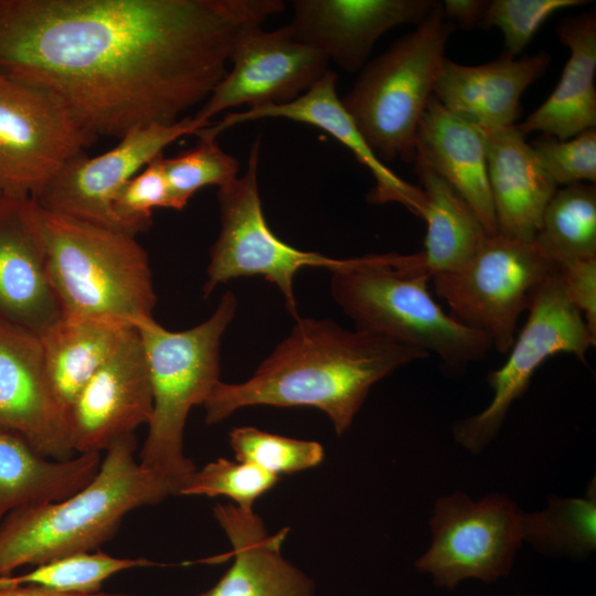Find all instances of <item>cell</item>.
<instances>
[{
	"mask_svg": "<svg viewBox=\"0 0 596 596\" xmlns=\"http://www.w3.org/2000/svg\"><path fill=\"white\" fill-rule=\"evenodd\" d=\"M0 429L19 435L42 456L76 454L71 414L49 381L40 338L0 323Z\"/></svg>",
	"mask_w": 596,
	"mask_h": 596,
	"instance_id": "15",
	"label": "cell"
},
{
	"mask_svg": "<svg viewBox=\"0 0 596 596\" xmlns=\"http://www.w3.org/2000/svg\"><path fill=\"white\" fill-rule=\"evenodd\" d=\"M232 545L233 563L210 589L192 596H316L315 582L281 553L288 529L270 534L254 512L232 503L213 508Z\"/></svg>",
	"mask_w": 596,
	"mask_h": 596,
	"instance_id": "21",
	"label": "cell"
},
{
	"mask_svg": "<svg viewBox=\"0 0 596 596\" xmlns=\"http://www.w3.org/2000/svg\"><path fill=\"white\" fill-rule=\"evenodd\" d=\"M62 313L47 273L40 206L31 196L0 195V323L41 337Z\"/></svg>",
	"mask_w": 596,
	"mask_h": 596,
	"instance_id": "17",
	"label": "cell"
},
{
	"mask_svg": "<svg viewBox=\"0 0 596 596\" xmlns=\"http://www.w3.org/2000/svg\"><path fill=\"white\" fill-rule=\"evenodd\" d=\"M259 141L249 152L246 172L219 188L221 230L210 251L204 296L234 278L263 276L283 294L290 315L298 319L295 275L304 267L342 268L347 259L295 248L269 228L258 191Z\"/></svg>",
	"mask_w": 596,
	"mask_h": 596,
	"instance_id": "9",
	"label": "cell"
},
{
	"mask_svg": "<svg viewBox=\"0 0 596 596\" xmlns=\"http://www.w3.org/2000/svg\"><path fill=\"white\" fill-rule=\"evenodd\" d=\"M70 413L76 454H100L117 439L148 425L152 389L136 327L85 384Z\"/></svg>",
	"mask_w": 596,
	"mask_h": 596,
	"instance_id": "16",
	"label": "cell"
},
{
	"mask_svg": "<svg viewBox=\"0 0 596 596\" xmlns=\"http://www.w3.org/2000/svg\"><path fill=\"white\" fill-rule=\"evenodd\" d=\"M554 266L567 298L596 337V257L566 259Z\"/></svg>",
	"mask_w": 596,
	"mask_h": 596,
	"instance_id": "37",
	"label": "cell"
},
{
	"mask_svg": "<svg viewBox=\"0 0 596 596\" xmlns=\"http://www.w3.org/2000/svg\"><path fill=\"white\" fill-rule=\"evenodd\" d=\"M533 241L553 263L596 257L595 184L556 189Z\"/></svg>",
	"mask_w": 596,
	"mask_h": 596,
	"instance_id": "28",
	"label": "cell"
},
{
	"mask_svg": "<svg viewBox=\"0 0 596 596\" xmlns=\"http://www.w3.org/2000/svg\"><path fill=\"white\" fill-rule=\"evenodd\" d=\"M526 311V321L507 361L488 375L493 392L490 403L453 426L455 440L473 454L496 437L511 405L525 393L544 361L557 353H570L585 362L588 349L596 343L581 311L567 298L555 266L535 290Z\"/></svg>",
	"mask_w": 596,
	"mask_h": 596,
	"instance_id": "10",
	"label": "cell"
},
{
	"mask_svg": "<svg viewBox=\"0 0 596 596\" xmlns=\"http://www.w3.org/2000/svg\"><path fill=\"white\" fill-rule=\"evenodd\" d=\"M416 157L469 204L490 235L497 234L481 128L450 113L433 95L419 123Z\"/></svg>",
	"mask_w": 596,
	"mask_h": 596,
	"instance_id": "22",
	"label": "cell"
},
{
	"mask_svg": "<svg viewBox=\"0 0 596 596\" xmlns=\"http://www.w3.org/2000/svg\"><path fill=\"white\" fill-rule=\"evenodd\" d=\"M156 563L147 558L115 557L105 552H84L34 566L21 575L1 576L3 586L33 585L63 594L91 595L102 592L113 575Z\"/></svg>",
	"mask_w": 596,
	"mask_h": 596,
	"instance_id": "30",
	"label": "cell"
},
{
	"mask_svg": "<svg viewBox=\"0 0 596 596\" xmlns=\"http://www.w3.org/2000/svg\"><path fill=\"white\" fill-rule=\"evenodd\" d=\"M522 514L502 493L479 501L461 491L443 496L429 520L432 544L414 566L450 589L467 578L496 582L510 573L524 541Z\"/></svg>",
	"mask_w": 596,
	"mask_h": 596,
	"instance_id": "11",
	"label": "cell"
},
{
	"mask_svg": "<svg viewBox=\"0 0 596 596\" xmlns=\"http://www.w3.org/2000/svg\"><path fill=\"white\" fill-rule=\"evenodd\" d=\"M198 145L175 157L163 158L172 210L184 209L189 200L206 185L219 188L237 178L238 161L224 152L215 138L198 134Z\"/></svg>",
	"mask_w": 596,
	"mask_h": 596,
	"instance_id": "32",
	"label": "cell"
},
{
	"mask_svg": "<svg viewBox=\"0 0 596 596\" xmlns=\"http://www.w3.org/2000/svg\"><path fill=\"white\" fill-rule=\"evenodd\" d=\"M134 328L117 319L62 313L39 337L49 381L68 412L85 384Z\"/></svg>",
	"mask_w": 596,
	"mask_h": 596,
	"instance_id": "26",
	"label": "cell"
},
{
	"mask_svg": "<svg viewBox=\"0 0 596 596\" xmlns=\"http://www.w3.org/2000/svg\"><path fill=\"white\" fill-rule=\"evenodd\" d=\"M0 596H136L126 593L99 592L91 595L63 594L33 585H15L0 588Z\"/></svg>",
	"mask_w": 596,
	"mask_h": 596,
	"instance_id": "39",
	"label": "cell"
},
{
	"mask_svg": "<svg viewBox=\"0 0 596 596\" xmlns=\"http://www.w3.org/2000/svg\"><path fill=\"white\" fill-rule=\"evenodd\" d=\"M434 0H295L288 24L295 38L347 72L369 62L376 41L392 28L422 23Z\"/></svg>",
	"mask_w": 596,
	"mask_h": 596,
	"instance_id": "18",
	"label": "cell"
},
{
	"mask_svg": "<svg viewBox=\"0 0 596 596\" xmlns=\"http://www.w3.org/2000/svg\"><path fill=\"white\" fill-rule=\"evenodd\" d=\"M553 270L554 263L533 240L494 234L461 268L430 279L454 318L487 336L499 353H508L520 316Z\"/></svg>",
	"mask_w": 596,
	"mask_h": 596,
	"instance_id": "8",
	"label": "cell"
},
{
	"mask_svg": "<svg viewBox=\"0 0 596 596\" xmlns=\"http://www.w3.org/2000/svg\"><path fill=\"white\" fill-rule=\"evenodd\" d=\"M585 0H491L481 28H498L508 55L517 57L542 24L557 11L581 7Z\"/></svg>",
	"mask_w": 596,
	"mask_h": 596,
	"instance_id": "34",
	"label": "cell"
},
{
	"mask_svg": "<svg viewBox=\"0 0 596 596\" xmlns=\"http://www.w3.org/2000/svg\"><path fill=\"white\" fill-rule=\"evenodd\" d=\"M278 480L255 465L219 458L196 469L180 496L225 497L235 507L252 511L255 501Z\"/></svg>",
	"mask_w": 596,
	"mask_h": 596,
	"instance_id": "33",
	"label": "cell"
},
{
	"mask_svg": "<svg viewBox=\"0 0 596 596\" xmlns=\"http://www.w3.org/2000/svg\"><path fill=\"white\" fill-rule=\"evenodd\" d=\"M425 198L427 224L421 265L432 277L454 272L472 259L490 235L469 204L421 158L414 160Z\"/></svg>",
	"mask_w": 596,
	"mask_h": 596,
	"instance_id": "27",
	"label": "cell"
},
{
	"mask_svg": "<svg viewBox=\"0 0 596 596\" xmlns=\"http://www.w3.org/2000/svg\"><path fill=\"white\" fill-rule=\"evenodd\" d=\"M523 540L549 555L583 557L596 547V485L583 498L551 496L540 512H523Z\"/></svg>",
	"mask_w": 596,
	"mask_h": 596,
	"instance_id": "29",
	"label": "cell"
},
{
	"mask_svg": "<svg viewBox=\"0 0 596 596\" xmlns=\"http://www.w3.org/2000/svg\"><path fill=\"white\" fill-rule=\"evenodd\" d=\"M428 356L383 336L299 317L249 379L216 384L203 404L205 422L217 424L248 406H308L323 412L342 435L376 382Z\"/></svg>",
	"mask_w": 596,
	"mask_h": 596,
	"instance_id": "2",
	"label": "cell"
},
{
	"mask_svg": "<svg viewBox=\"0 0 596 596\" xmlns=\"http://www.w3.org/2000/svg\"><path fill=\"white\" fill-rule=\"evenodd\" d=\"M265 118H285L312 125L331 135L347 147L373 175L375 187L369 201L376 204L396 202L415 215L423 217L425 198L415 187L395 174L373 152L337 92V74L328 71L308 92L291 103L251 107L245 111L230 113L203 132L210 137L240 123Z\"/></svg>",
	"mask_w": 596,
	"mask_h": 596,
	"instance_id": "19",
	"label": "cell"
},
{
	"mask_svg": "<svg viewBox=\"0 0 596 596\" xmlns=\"http://www.w3.org/2000/svg\"><path fill=\"white\" fill-rule=\"evenodd\" d=\"M279 0H0V70L56 96L94 137L172 125Z\"/></svg>",
	"mask_w": 596,
	"mask_h": 596,
	"instance_id": "1",
	"label": "cell"
},
{
	"mask_svg": "<svg viewBox=\"0 0 596 596\" xmlns=\"http://www.w3.org/2000/svg\"><path fill=\"white\" fill-rule=\"evenodd\" d=\"M428 279L417 254L366 255L332 272L331 295L356 330L435 353L458 372L485 359L492 344L439 307Z\"/></svg>",
	"mask_w": 596,
	"mask_h": 596,
	"instance_id": "4",
	"label": "cell"
},
{
	"mask_svg": "<svg viewBox=\"0 0 596 596\" xmlns=\"http://www.w3.org/2000/svg\"><path fill=\"white\" fill-rule=\"evenodd\" d=\"M551 63L540 51L522 57L505 52L481 65H464L445 58L434 85V97L450 113L485 131L517 125L521 97Z\"/></svg>",
	"mask_w": 596,
	"mask_h": 596,
	"instance_id": "20",
	"label": "cell"
},
{
	"mask_svg": "<svg viewBox=\"0 0 596 596\" xmlns=\"http://www.w3.org/2000/svg\"><path fill=\"white\" fill-rule=\"evenodd\" d=\"M228 443L236 460L277 477L317 467L324 457L318 441L272 434L253 426L233 428Z\"/></svg>",
	"mask_w": 596,
	"mask_h": 596,
	"instance_id": "31",
	"label": "cell"
},
{
	"mask_svg": "<svg viewBox=\"0 0 596 596\" xmlns=\"http://www.w3.org/2000/svg\"><path fill=\"white\" fill-rule=\"evenodd\" d=\"M0 195H2V194L0 193Z\"/></svg>",
	"mask_w": 596,
	"mask_h": 596,
	"instance_id": "40",
	"label": "cell"
},
{
	"mask_svg": "<svg viewBox=\"0 0 596 596\" xmlns=\"http://www.w3.org/2000/svg\"><path fill=\"white\" fill-rule=\"evenodd\" d=\"M232 67L193 116L204 126L219 113L241 106L284 105L308 92L329 70V60L298 41L288 25L249 26L237 36Z\"/></svg>",
	"mask_w": 596,
	"mask_h": 596,
	"instance_id": "14",
	"label": "cell"
},
{
	"mask_svg": "<svg viewBox=\"0 0 596 596\" xmlns=\"http://www.w3.org/2000/svg\"><path fill=\"white\" fill-rule=\"evenodd\" d=\"M96 137L49 91L0 70V193L33 196Z\"/></svg>",
	"mask_w": 596,
	"mask_h": 596,
	"instance_id": "12",
	"label": "cell"
},
{
	"mask_svg": "<svg viewBox=\"0 0 596 596\" xmlns=\"http://www.w3.org/2000/svg\"><path fill=\"white\" fill-rule=\"evenodd\" d=\"M489 1L485 0H446L441 2L443 12L450 23L464 29L481 28Z\"/></svg>",
	"mask_w": 596,
	"mask_h": 596,
	"instance_id": "38",
	"label": "cell"
},
{
	"mask_svg": "<svg viewBox=\"0 0 596 596\" xmlns=\"http://www.w3.org/2000/svg\"><path fill=\"white\" fill-rule=\"evenodd\" d=\"M485 134L497 234L532 241L557 187L517 125Z\"/></svg>",
	"mask_w": 596,
	"mask_h": 596,
	"instance_id": "23",
	"label": "cell"
},
{
	"mask_svg": "<svg viewBox=\"0 0 596 596\" xmlns=\"http://www.w3.org/2000/svg\"><path fill=\"white\" fill-rule=\"evenodd\" d=\"M455 29L437 1L415 30L362 67L341 99L381 161L414 162L419 123Z\"/></svg>",
	"mask_w": 596,
	"mask_h": 596,
	"instance_id": "7",
	"label": "cell"
},
{
	"mask_svg": "<svg viewBox=\"0 0 596 596\" xmlns=\"http://www.w3.org/2000/svg\"><path fill=\"white\" fill-rule=\"evenodd\" d=\"M99 453L49 459L17 434L0 429V523L29 504L61 501L87 486L98 472Z\"/></svg>",
	"mask_w": 596,
	"mask_h": 596,
	"instance_id": "25",
	"label": "cell"
},
{
	"mask_svg": "<svg viewBox=\"0 0 596 596\" xmlns=\"http://www.w3.org/2000/svg\"><path fill=\"white\" fill-rule=\"evenodd\" d=\"M205 128L193 117L129 130L113 149L67 161L33 196L44 211L125 232L114 201L126 183L179 138Z\"/></svg>",
	"mask_w": 596,
	"mask_h": 596,
	"instance_id": "13",
	"label": "cell"
},
{
	"mask_svg": "<svg viewBox=\"0 0 596 596\" xmlns=\"http://www.w3.org/2000/svg\"><path fill=\"white\" fill-rule=\"evenodd\" d=\"M41 221L47 273L64 315L131 324L152 317V273L136 236L42 209Z\"/></svg>",
	"mask_w": 596,
	"mask_h": 596,
	"instance_id": "6",
	"label": "cell"
},
{
	"mask_svg": "<svg viewBox=\"0 0 596 596\" xmlns=\"http://www.w3.org/2000/svg\"><path fill=\"white\" fill-rule=\"evenodd\" d=\"M94 479L55 502L10 512L0 523V576L40 565L107 542L127 513L172 494L168 482L135 459L134 434L114 441Z\"/></svg>",
	"mask_w": 596,
	"mask_h": 596,
	"instance_id": "3",
	"label": "cell"
},
{
	"mask_svg": "<svg viewBox=\"0 0 596 596\" xmlns=\"http://www.w3.org/2000/svg\"><path fill=\"white\" fill-rule=\"evenodd\" d=\"M531 147L541 167L555 185L593 183L596 181V128L570 139L560 140L541 134Z\"/></svg>",
	"mask_w": 596,
	"mask_h": 596,
	"instance_id": "35",
	"label": "cell"
},
{
	"mask_svg": "<svg viewBox=\"0 0 596 596\" xmlns=\"http://www.w3.org/2000/svg\"><path fill=\"white\" fill-rule=\"evenodd\" d=\"M556 34L570 49V57L547 99L517 124L525 137L538 131L566 140L596 128L595 10L562 19Z\"/></svg>",
	"mask_w": 596,
	"mask_h": 596,
	"instance_id": "24",
	"label": "cell"
},
{
	"mask_svg": "<svg viewBox=\"0 0 596 596\" xmlns=\"http://www.w3.org/2000/svg\"><path fill=\"white\" fill-rule=\"evenodd\" d=\"M172 209L163 168V153L131 178L114 201L115 213L125 231L136 236L151 225L152 210Z\"/></svg>",
	"mask_w": 596,
	"mask_h": 596,
	"instance_id": "36",
	"label": "cell"
},
{
	"mask_svg": "<svg viewBox=\"0 0 596 596\" xmlns=\"http://www.w3.org/2000/svg\"><path fill=\"white\" fill-rule=\"evenodd\" d=\"M237 299L226 291L205 321L183 331H171L153 317L134 323L148 362L152 414L139 462L164 479L172 494H180L196 470L184 455L188 415L203 405L220 380L221 339L235 317Z\"/></svg>",
	"mask_w": 596,
	"mask_h": 596,
	"instance_id": "5",
	"label": "cell"
}]
</instances>
